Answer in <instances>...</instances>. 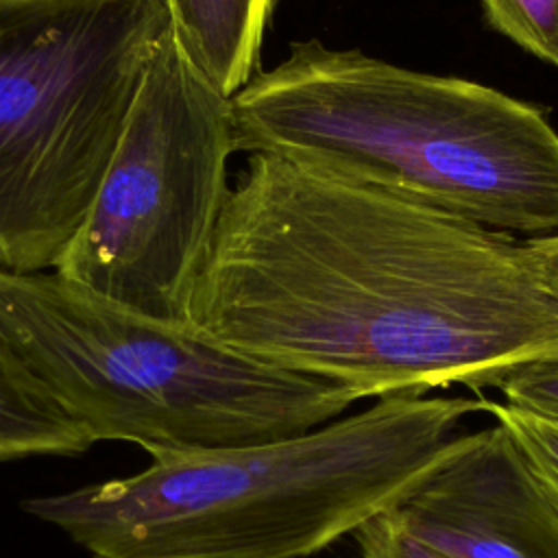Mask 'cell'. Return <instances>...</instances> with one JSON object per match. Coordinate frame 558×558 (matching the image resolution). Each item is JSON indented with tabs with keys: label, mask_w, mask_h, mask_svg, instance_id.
I'll return each mask as SVG.
<instances>
[{
	"label": "cell",
	"mask_w": 558,
	"mask_h": 558,
	"mask_svg": "<svg viewBox=\"0 0 558 558\" xmlns=\"http://www.w3.org/2000/svg\"><path fill=\"white\" fill-rule=\"evenodd\" d=\"M187 323L357 399L480 392L558 351V294L525 238L268 153L229 192Z\"/></svg>",
	"instance_id": "6da1fadb"
},
{
	"label": "cell",
	"mask_w": 558,
	"mask_h": 558,
	"mask_svg": "<svg viewBox=\"0 0 558 558\" xmlns=\"http://www.w3.org/2000/svg\"><path fill=\"white\" fill-rule=\"evenodd\" d=\"M477 410L482 397L388 395L303 434L153 456L22 506L89 558H305L401 504Z\"/></svg>",
	"instance_id": "7a4b0ae2"
},
{
	"label": "cell",
	"mask_w": 558,
	"mask_h": 558,
	"mask_svg": "<svg viewBox=\"0 0 558 558\" xmlns=\"http://www.w3.org/2000/svg\"><path fill=\"white\" fill-rule=\"evenodd\" d=\"M231 109L242 153L325 166L510 235L558 233V131L490 85L303 39Z\"/></svg>",
	"instance_id": "3957f363"
},
{
	"label": "cell",
	"mask_w": 558,
	"mask_h": 558,
	"mask_svg": "<svg viewBox=\"0 0 558 558\" xmlns=\"http://www.w3.org/2000/svg\"><path fill=\"white\" fill-rule=\"evenodd\" d=\"M0 338L92 442L153 456L242 447L338 418L349 388L251 357L59 272L0 268Z\"/></svg>",
	"instance_id": "277c9868"
},
{
	"label": "cell",
	"mask_w": 558,
	"mask_h": 558,
	"mask_svg": "<svg viewBox=\"0 0 558 558\" xmlns=\"http://www.w3.org/2000/svg\"><path fill=\"white\" fill-rule=\"evenodd\" d=\"M168 26L163 0H0L2 270L57 268Z\"/></svg>",
	"instance_id": "5b68a950"
},
{
	"label": "cell",
	"mask_w": 558,
	"mask_h": 558,
	"mask_svg": "<svg viewBox=\"0 0 558 558\" xmlns=\"http://www.w3.org/2000/svg\"><path fill=\"white\" fill-rule=\"evenodd\" d=\"M233 153L231 98L192 61L170 24L94 205L54 272L131 310L187 323L231 192Z\"/></svg>",
	"instance_id": "8992f818"
},
{
	"label": "cell",
	"mask_w": 558,
	"mask_h": 558,
	"mask_svg": "<svg viewBox=\"0 0 558 558\" xmlns=\"http://www.w3.org/2000/svg\"><path fill=\"white\" fill-rule=\"evenodd\" d=\"M388 514L445 558H558V504L495 421L462 434Z\"/></svg>",
	"instance_id": "52a82bcc"
},
{
	"label": "cell",
	"mask_w": 558,
	"mask_h": 558,
	"mask_svg": "<svg viewBox=\"0 0 558 558\" xmlns=\"http://www.w3.org/2000/svg\"><path fill=\"white\" fill-rule=\"evenodd\" d=\"M192 61L225 94L262 70V41L277 0H163Z\"/></svg>",
	"instance_id": "ba28073f"
},
{
	"label": "cell",
	"mask_w": 558,
	"mask_h": 558,
	"mask_svg": "<svg viewBox=\"0 0 558 558\" xmlns=\"http://www.w3.org/2000/svg\"><path fill=\"white\" fill-rule=\"evenodd\" d=\"M92 445L0 338V462L28 456H78Z\"/></svg>",
	"instance_id": "9c48e42d"
},
{
	"label": "cell",
	"mask_w": 558,
	"mask_h": 558,
	"mask_svg": "<svg viewBox=\"0 0 558 558\" xmlns=\"http://www.w3.org/2000/svg\"><path fill=\"white\" fill-rule=\"evenodd\" d=\"M493 31L558 68V0H480Z\"/></svg>",
	"instance_id": "30bf717a"
},
{
	"label": "cell",
	"mask_w": 558,
	"mask_h": 558,
	"mask_svg": "<svg viewBox=\"0 0 558 558\" xmlns=\"http://www.w3.org/2000/svg\"><path fill=\"white\" fill-rule=\"evenodd\" d=\"M482 412L512 436L538 482L558 504V421L484 397Z\"/></svg>",
	"instance_id": "8fae6325"
},
{
	"label": "cell",
	"mask_w": 558,
	"mask_h": 558,
	"mask_svg": "<svg viewBox=\"0 0 558 558\" xmlns=\"http://www.w3.org/2000/svg\"><path fill=\"white\" fill-rule=\"evenodd\" d=\"M493 388L504 403L558 421V351L517 364Z\"/></svg>",
	"instance_id": "7c38bea8"
},
{
	"label": "cell",
	"mask_w": 558,
	"mask_h": 558,
	"mask_svg": "<svg viewBox=\"0 0 558 558\" xmlns=\"http://www.w3.org/2000/svg\"><path fill=\"white\" fill-rule=\"evenodd\" d=\"M355 538L360 558H445L410 536L388 512L364 523Z\"/></svg>",
	"instance_id": "4fadbf2b"
},
{
	"label": "cell",
	"mask_w": 558,
	"mask_h": 558,
	"mask_svg": "<svg viewBox=\"0 0 558 558\" xmlns=\"http://www.w3.org/2000/svg\"><path fill=\"white\" fill-rule=\"evenodd\" d=\"M527 246L536 255L549 286L558 294V233L541 235V238H525Z\"/></svg>",
	"instance_id": "5bb4252c"
}]
</instances>
